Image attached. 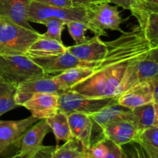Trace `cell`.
I'll return each mask as SVG.
<instances>
[{"label": "cell", "instance_id": "6da1fadb", "mask_svg": "<svg viewBox=\"0 0 158 158\" xmlns=\"http://www.w3.org/2000/svg\"><path fill=\"white\" fill-rule=\"evenodd\" d=\"M106 44L107 53L103 60L97 62L92 75L70 91L87 97H118L124 92L136 64L154 47L139 25Z\"/></svg>", "mask_w": 158, "mask_h": 158}, {"label": "cell", "instance_id": "7a4b0ae2", "mask_svg": "<svg viewBox=\"0 0 158 158\" xmlns=\"http://www.w3.org/2000/svg\"><path fill=\"white\" fill-rule=\"evenodd\" d=\"M41 33L0 16V55H25Z\"/></svg>", "mask_w": 158, "mask_h": 158}, {"label": "cell", "instance_id": "3957f363", "mask_svg": "<svg viewBox=\"0 0 158 158\" xmlns=\"http://www.w3.org/2000/svg\"><path fill=\"white\" fill-rule=\"evenodd\" d=\"M46 75L39 65L26 56L0 55V77L17 86Z\"/></svg>", "mask_w": 158, "mask_h": 158}, {"label": "cell", "instance_id": "277c9868", "mask_svg": "<svg viewBox=\"0 0 158 158\" xmlns=\"http://www.w3.org/2000/svg\"><path fill=\"white\" fill-rule=\"evenodd\" d=\"M86 17L89 23V29L95 36H106V29L124 31L120 29V24L124 21L120 15L117 6H113L110 3H97L86 8Z\"/></svg>", "mask_w": 158, "mask_h": 158}, {"label": "cell", "instance_id": "5b68a950", "mask_svg": "<svg viewBox=\"0 0 158 158\" xmlns=\"http://www.w3.org/2000/svg\"><path fill=\"white\" fill-rule=\"evenodd\" d=\"M51 18L63 20L66 23L68 22L78 21L86 25L89 29L86 8H58L31 1L27 11L28 21L41 24L43 21Z\"/></svg>", "mask_w": 158, "mask_h": 158}, {"label": "cell", "instance_id": "8992f818", "mask_svg": "<svg viewBox=\"0 0 158 158\" xmlns=\"http://www.w3.org/2000/svg\"><path fill=\"white\" fill-rule=\"evenodd\" d=\"M117 102V97H87L68 90L60 94V111L69 115L72 112L91 115Z\"/></svg>", "mask_w": 158, "mask_h": 158}, {"label": "cell", "instance_id": "52a82bcc", "mask_svg": "<svg viewBox=\"0 0 158 158\" xmlns=\"http://www.w3.org/2000/svg\"><path fill=\"white\" fill-rule=\"evenodd\" d=\"M68 91L63 87L54 75H46L43 77L32 79L19 84L17 87L15 102L17 106H23L34 94L37 93H53L61 94Z\"/></svg>", "mask_w": 158, "mask_h": 158}, {"label": "cell", "instance_id": "ba28073f", "mask_svg": "<svg viewBox=\"0 0 158 158\" xmlns=\"http://www.w3.org/2000/svg\"><path fill=\"white\" fill-rule=\"evenodd\" d=\"M40 67L45 74L49 75H56L63 71L76 67H88L94 68L96 62H85L79 60L71 53L66 50L63 54L52 57L32 59Z\"/></svg>", "mask_w": 158, "mask_h": 158}, {"label": "cell", "instance_id": "9c48e42d", "mask_svg": "<svg viewBox=\"0 0 158 158\" xmlns=\"http://www.w3.org/2000/svg\"><path fill=\"white\" fill-rule=\"evenodd\" d=\"M37 121L32 116L20 120H0V157L11 146L20 143L23 133Z\"/></svg>", "mask_w": 158, "mask_h": 158}, {"label": "cell", "instance_id": "30bf717a", "mask_svg": "<svg viewBox=\"0 0 158 158\" xmlns=\"http://www.w3.org/2000/svg\"><path fill=\"white\" fill-rule=\"evenodd\" d=\"M60 94L53 93L34 94L23 105L31 112V116L37 119H46L60 111Z\"/></svg>", "mask_w": 158, "mask_h": 158}, {"label": "cell", "instance_id": "8fae6325", "mask_svg": "<svg viewBox=\"0 0 158 158\" xmlns=\"http://www.w3.org/2000/svg\"><path fill=\"white\" fill-rule=\"evenodd\" d=\"M157 60L158 47H154L136 64L128 83V89L158 77Z\"/></svg>", "mask_w": 158, "mask_h": 158}, {"label": "cell", "instance_id": "7c38bea8", "mask_svg": "<svg viewBox=\"0 0 158 158\" xmlns=\"http://www.w3.org/2000/svg\"><path fill=\"white\" fill-rule=\"evenodd\" d=\"M51 131L46 119H40L23 134L19 156H28L43 146L45 136Z\"/></svg>", "mask_w": 158, "mask_h": 158}, {"label": "cell", "instance_id": "4fadbf2b", "mask_svg": "<svg viewBox=\"0 0 158 158\" xmlns=\"http://www.w3.org/2000/svg\"><path fill=\"white\" fill-rule=\"evenodd\" d=\"M106 42L98 36L88 39L82 44L67 46V50L79 60L85 62H96L104 58L107 53Z\"/></svg>", "mask_w": 158, "mask_h": 158}, {"label": "cell", "instance_id": "5bb4252c", "mask_svg": "<svg viewBox=\"0 0 158 158\" xmlns=\"http://www.w3.org/2000/svg\"><path fill=\"white\" fill-rule=\"evenodd\" d=\"M89 116L93 122V126L96 125L98 127L100 134L103 129L106 125L114 122L121 120H128L133 122L131 109L119 105L117 102L107 105L97 112L93 113Z\"/></svg>", "mask_w": 158, "mask_h": 158}, {"label": "cell", "instance_id": "9a60e30c", "mask_svg": "<svg viewBox=\"0 0 158 158\" xmlns=\"http://www.w3.org/2000/svg\"><path fill=\"white\" fill-rule=\"evenodd\" d=\"M137 133L138 131L133 122L121 120L106 125L102 130L100 137L103 136L106 138L114 143L122 147L134 141Z\"/></svg>", "mask_w": 158, "mask_h": 158}, {"label": "cell", "instance_id": "2e32d148", "mask_svg": "<svg viewBox=\"0 0 158 158\" xmlns=\"http://www.w3.org/2000/svg\"><path fill=\"white\" fill-rule=\"evenodd\" d=\"M67 116L73 138L88 150L92 143L93 133V122L89 116L79 112H72Z\"/></svg>", "mask_w": 158, "mask_h": 158}, {"label": "cell", "instance_id": "e0dca14e", "mask_svg": "<svg viewBox=\"0 0 158 158\" xmlns=\"http://www.w3.org/2000/svg\"><path fill=\"white\" fill-rule=\"evenodd\" d=\"M32 0H0V16L5 17L26 29L33 30L27 20V11Z\"/></svg>", "mask_w": 158, "mask_h": 158}, {"label": "cell", "instance_id": "ac0fdd59", "mask_svg": "<svg viewBox=\"0 0 158 158\" xmlns=\"http://www.w3.org/2000/svg\"><path fill=\"white\" fill-rule=\"evenodd\" d=\"M154 102L149 82H143L127 90L117 97V103L129 109Z\"/></svg>", "mask_w": 158, "mask_h": 158}, {"label": "cell", "instance_id": "d6986e66", "mask_svg": "<svg viewBox=\"0 0 158 158\" xmlns=\"http://www.w3.org/2000/svg\"><path fill=\"white\" fill-rule=\"evenodd\" d=\"M67 49L63 43L52 39L40 37L29 46L26 50L25 56L30 59L42 58V57H52L63 54Z\"/></svg>", "mask_w": 158, "mask_h": 158}, {"label": "cell", "instance_id": "ffe728a7", "mask_svg": "<svg viewBox=\"0 0 158 158\" xmlns=\"http://www.w3.org/2000/svg\"><path fill=\"white\" fill-rule=\"evenodd\" d=\"M133 123L137 131L148 129L149 127L158 126V104L151 102L137 106L131 109Z\"/></svg>", "mask_w": 158, "mask_h": 158}, {"label": "cell", "instance_id": "44dd1931", "mask_svg": "<svg viewBox=\"0 0 158 158\" xmlns=\"http://www.w3.org/2000/svg\"><path fill=\"white\" fill-rule=\"evenodd\" d=\"M46 120L55 136L56 147H59L60 141L67 142L73 139L68 122V116L66 113L59 111L56 114L47 118Z\"/></svg>", "mask_w": 158, "mask_h": 158}, {"label": "cell", "instance_id": "7402d4cb", "mask_svg": "<svg viewBox=\"0 0 158 158\" xmlns=\"http://www.w3.org/2000/svg\"><path fill=\"white\" fill-rule=\"evenodd\" d=\"M93 73V68L88 67H76L54 75V77L63 87L69 90L77 84L88 78L92 75Z\"/></svg>", "mask_w": 158, "mask_h": 158}, {"label": "cell", "instance_id": "603a6c76", "mask_svg": "<svg viewBox=\"0 0 158 158\" xmlns=\"http://www.w3.org/2000/svg\"><path fill=\"white\" fill-rule=\"evenodd\" d=\"M17 87L0 77V116L17 107L15 102Z\"/></svg>", "mask_w": 158, "mask_h": 158}, {"label": "cell", "instance_id": "cb8c5ba5", "mask_svg": "<svg viewBox=\"0 0 158 158\" xmlns=\"http://www.w3.org/2000/svg\"><path fill=\"white\" fill-rule=\"evenodd\" d=\"M134 142L138 143L149 153L158 157V126L154 125L138 132Z\"/></svg>", "mask_w": 158, "mask_h": 158}, {"label": "cell", "instance_id": "d4e9b609", "mask_svg": "<svg viewBox=\"0 0 158 158\" xmlns=\"http://www.w3.org/2000/svg\"><path fill=\"white\" fill-rule=\"evenodd\" d=\"M86 149L78 140L71 139L60 147H56L52 158H76Z\"/></svg>", "mask_w": 158, "mask_h": 158}, {"label": "cell", "instance_id": "484cf974", "mask_svg": "<svg viewBox=\"0 0 158 158\" xmlns=\"http://www.w3.org/2000/svg\"><path fill=\"white\" fill-rule=\"evenodd\" d=\"M41 24L45 25L47 28V30L45 33L42 34V36L46 38L55 40L60 43H63L62 40V33L64 29L66 23L63 20L59 19H48L41 23Z\"/></svg>", "mask_w": 158, "mask_h": 158}, {"label": "cell", "instance_id": "4316f807", "mask_svg": "<svg viewBox=\"0 0 158 158\" xmlns=\"http://www.w3.org/2000/svg\"><path fill=\"white\" fill-rule=\"evenodd\" d=\"M141 29L149 43L158 47V12H152Z\"/></svg>", "mask_w": 158, "mask_h": 158}, {"label": "cell", "instance_id": "83f0119b", "mask_svg": "<svg viewBox=\"0 0 158 158\" xmlns=\"http://www.w3.org/2000/svg\"><path fill=\"white\" fill-rule=\"evenodd\" d=\"M66 26L77 45L82 44L88 40L86 37V32L88 30V28L83 23L78 21L68 22Z\"/></svg>", "mask_w": 158, "mask_h": 158}, {"label": "cell", "instance_id": "f1b7e54d", "mask_svg": "<svg viewBox=\"0 0 158 158\" xmlns=\"http://www.w3.org/2000/svg\"><path fill=\"white\" fill-rule=\"evenodd\" d=\"M101 158H127V154L123 147L108 139L107 149Z\"/></svg>", "mask_w": 158, "mask_h": 158}, {"label": "cell", "instance_id": "f546056e", "mask_svg": "<svg viewBox=\"0 0 158 158\" xmlns=\"http://www.w3.org/2000/svg\"><path fill=\"white\" fill-rule=\"evenodd\" d=\"M56 147L53 146H42L40 148L34 151L26 158H52V155Z\"/></svg>", "mask_w": 158, "mask_h": 158}, {"label": "cell", "instance_id": "4dcf8cb0", "mask_svg": "<svg viewBox=\"0 0 158 158\" xmlns=\"http://www.w3.org/2000/svg\"><path fill=\"white\" fill-rule=\"evenodd\" d=\"M33 2L41 3V4L46 5V6H53L58 8H71L73 6V3L71 0H32Z\"/></svg>", "mask_w": 158, "mask_h": 158}, {"label": "cell", "instance_id": "1f68e13d", "mask_svg": "<svg viewBox=\"0 0 158 158\" xmlns=\"http://www.w3.org/2000/svg\"><path fill=\"white\" fill-rule=\"evenodd\" d=\"M108 3H114L124 9L132 10L140 3V0H106Z\"/></svg>", "mask_w": 158, "mask_h": 158}, {"label": "cell", "instance_id": "d6a6232c", "mask_svg": "<svg viewBox=\"0 0 158 158\" xmlns=\"http://www.w3.org/2000/svg\"><path fill=\"white\" fill-rule=\"evenodd\" d=\"M71 1H72L73 7L86 8L92 5L97 4V3L104 2H106V0H71Z\"/></svg>", "mask_w": 158, "mask_h": 158}, {"label": "cell", "instance_id": "836d02e7", "mask_svg": "<svg viewBox=\"0 0 158 158\" xmlns=\"http://www.w3.org/2000/svg\"><path fill=\"white\" fill-rule=\"evenodd\" d=\"M148 82H149L150 88H151V91L154 103L158 104V77L149 81Z\"/></svg>", "mask_w": 158, "mask_h": 158}, {"label": "cell", "instance_id": "e575fe53", "mask_svg": "<svg viewBox=\"0 0 158 158\" xmlns=\"http://www.w3.org/2000/svg\"><path fill=\"white\" fill-rule=\"evenodd\" d=\"M140 2L148 10L158 12V0H140Z\"/></svg>", "mask_w": 158, "mask_h": 158}, {"label": "cell", "instance_id": "d590c367", "mask_svg": "<svg viewBox=\"0 0 158 158\" xmlns=\"http://www.w3.org/2000/svg\"><path fill=\"white\" fill-rule=\"evenodd\" d=\"M76 158H88V155H87V150H85L83 152V153H81V154L80 155H79L78 156H77V157H76Z\"/></svg>", "mask_w": 158, "mask_h": 158}, {"label": "cell", "instance_id": "8d00e7d4", "mask_svg": "<svg viewBox=\"0 0 158 158\" xmlns=\"http://www.w3.org/2000/svg\"><path fill=\"white\" fill-rule=\"evenodd\" d=\"M28 156H29V155H28ZM28 156H19L18 154H15V156H12V157H10V158H26Z\"/></svg>", "mask_w": 158, "mask_h": 158}]
</instances>
